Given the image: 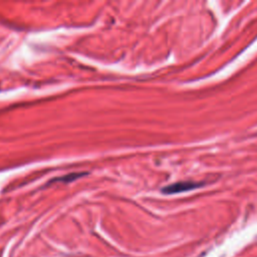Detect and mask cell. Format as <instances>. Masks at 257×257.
I'll list each match as a JSON object with an SVG mask.
<instances>
[{
  "label": "cell",
  "mask_w": 257,
  "mask_h": 257,
  "mask_svg": "<svg viewBox=\"0 0 257 257\" xmlns=\"http://www.w3.org/2000/svg\"><path fill=\"white\" fill-rule=\"evenodd\" d=\"M202 182H195V181H181L177 182L174 184H171L165 188L162 189V192L164 194H178V193H183V192H188L192 190H196L200 187H203Z\"/></svg>",
  "instance_id": "obj_1"
}]
</instances>
